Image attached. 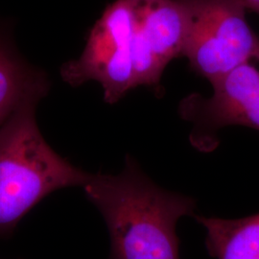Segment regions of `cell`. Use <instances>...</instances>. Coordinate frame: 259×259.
Wrapping results in <instances>:
<instances>
[{
	"label": "cell",
	"mask_w": 259,
	"mask_h": 259,
	"mask_svg": "<svg viewBox=\"0 0 259 259\" xmlns=\"http://www.w3.org/2000/svg\"><path fill=\"white\" fill-rule=\"evenodd\" d=\"M83 187L107 224L110 259H181L177 224L194 199L161 188L130 156L119 174H91Z\"/></svg>",
	"instance_id": "1"
},
{
	"label": "cell",
	"mask_w": 259,
	"mask_h": 259,
	"mask_svg": "<svg viewBox=\"0 0 259 259\" xmlns=\"http://www.w3.org/2000/svg\"><path fill=\"white\" fill-rule=\"evenodd\" d=\"M36 107L20 109L0 129V235L48 195L83 186L91 175L49 146L37 127Z\"/></svg>",
	"instance_id": "2"
},
{
	"label": "cell",
	"mask_w": 259,
	"mask_h": 259,
	"mask_svg": "<svg viewBox=\"0 0 259 259\" xmlns=\"http://www.w3.org/2000/svg\"><path fill=\"white\" fill-rule=\"evenodd\" d=\"M187 31L184 57L210 83L259 56V37L242 0H180Z\"/></svg>",
	"instance_id": "3"
},
{
	"label": "cell",
	"mask_w": 259,
	"mask_h": 259,
	"mask_svg": "<svg viewBox=\"0 0 259 259\" xmlns=\"http://www.w3.org/2000/svg\"><path fill=\"white\" fill-rule=\"evenodd\" d=\"M135 0H115L92 28L83 53L61 68L65 83L79 87L95 81L104 99L115 104L137 88L133 57Z\"/></svg>",
	"instance_id": "4"
},
{
	"label": "cell",
	"mask_w": 259,
	"mask_h": 259,
	"mask_svg": "<svg viewBox=\"0 0 259 259\" xmlns=\"http://www.w3.org/2000/svg\"><path fill=\"white\" fill-rule=\"evenodd\" d=\"M209 97L191 94L180 103L182 117L193 125L191 143L201 151L216 146L217 133L228 126L259 131V56L211 83Z\"/></svg>",
	"instance_id": "5"
},
{
	"label": "cell",
	"mask_w": 259,
	"mask_h": 259,
	"mask_svg": "<svg viewBox=\"0 0 259 259\" xmlns=\"http://www.w3.org/2000/svg\"><path fill=\"white\" fill-rule=\"evenodd\" d=\"M187 20L180 0H135L133 57L137 88L156 87L174 59L184 57Z\"/></svg>",
	"instance_id": "6"
},
{
	"label": "cell",
	"mask_w": 259,
	"mask_h": 259,
	"mask_svg": "<svg viewBox=\"0 0 259 259\" xmlns=\"http://www.w3.org/2000/svg\"><path fill=\"white\" fill-rule=\"evenodd\" d=\"M46 74L32 67L0 34V129L28 105H37L47 94Z\"/></svg>",
	"instance_id": "7"
},
{
	"label": "cell",
	"mask_w": 259,
	"mask_h": 259,
	"mask_svg": "<svg viewBox=\"0 0 259 259\" xmlns=\"http://www.w3.org/2000/svg\"><path fill=\"white\" fill-rule=\"evenodd\" d=\"M206 232L205 247L216 259H259V213L241 219L196 216Z\"/></svg>",
	"instance_id": "8"
},
{
	"label": "cell",
	"mask_w": 259,
	"mask_h": 259,
	"mask_svg": "<svg viewBox=\"0 0 259 259\" xmlns=\"http://www.w3.org/2000/svg\"><path fill=\"white\" fill-rule=\"evenodd\" d=\"M248 11L255 13L259 16V0H242Z\"/></svg>",
	"instance_id": "9"
}]
</instances>
